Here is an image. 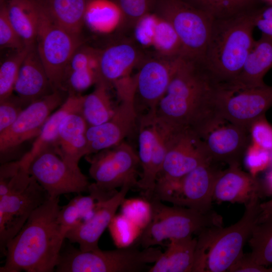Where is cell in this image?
Instances as JSON below:
<instances>
[{
  "mask_svg": "<svg viewBox=\"0 0 272 272\" xmlns=\"http://www.w3.org/2000/svg\"><path fill=\"white\" fill-rule=\"evenodd\" d=\"M226 90L208 73L202 62L183 56L160 101L157 117L173 127L187 128L201 138L224 122Z\"/></svg>",
  "mask_w": 272,
  "mask_h": 272,
  "instance_id": "obj_1",
  "label": "cell"
},
{
  "mask_svg": "<svg viewBox=\"0 0 272 272\" xmlns=\"http://www.w3.org/2000/svg\"><path fill=\"white\" fill-rule=\"evenodd\" d=\"M59 197H49L31 215L7 244L0 272H52L55 269L67 230L58 222Z\"/></svg>",
  "mask_w": 272,
  "mask_h": 272,
  "instance_id": "obj_2",
  "label": "cell"
},
{
  "mask_svg": "<svg viewBox=\"0 0 272 272\" xmlns=\"http://www.w3.org/2000/svg\"><path fill=\"white\" fill-rule=\"evenodd\" d=\"M257 9L214 20L202 63L212 78L225 87L239 74L254 45Z\"/></svg>",
  "mask_w": 272,
  "mask_h": 272,
  "instance_id": "obj_3",
  "label": "cell"
},
{
  "mask_svg": "<svg viewBox=\"0 0 272 272\" xmlns=\"http://www.w3.org/2000/svg\"><path fill=\"white\" fill-rule=\"evenodd\" d=\"M260 198L255 196L245 205L243 216L234 224L210 227L198 233L195 265L199 271H228L243 254V246L257 223Z\"/></svg>",
  "mask_w": 272,
  "mask_h": 272,
  "instance_id": "obj_4",
  "label": "cell"
},
{
  "mask_svg": "<svg viewBox=\"0 0 272 272\" xmlns=\"http://www.w3.org/2000/svg\"><path fill=\"white\" fill-rule=\"evenodd\" d=\"M151 217L135 242L143 248L163 245V241L192 236L214 226H222V217L214 211L202 213L178 206L163 204L155 198L148 200Z\"/></svg>",
  "mask_w": 272,
  "mask_h": 272,
  "instance_id": "obj_5",
  "label": "cell"
},
{
  "mask_svg": "<svg viewBox=\"0 0 272 272\" xmlns=\"http://www.w3.org/2000/svg\"><path fill=\"white\" fill-rule=\"evenodd\" d=\"M176 33L183 55L202 62L214 19L184 0H157L152 11Z\"/></svg>",
  "mask_w": 272,
  "mask_h": 272,
  "instance_id": "obj_6",
  "label": "cell"
},
{
  "mask_svg": "<svg viewBox=\"0 0 272 272\" xmlns=\"http://www.w3.org/2000/svg\"><path fill=\"white\" fill-rule=\"evenodd\" d=\"M37 2L39 16L36 42L37 51L53 91H64L63 84L70 61L81 45L79 35L58 25Z\"/></svg>",
  "mask_w": 272,
  "mask_h": 272,
  "instance_id": "obj_7",
  "label": "cell"
},
{
  "mask_svg": "<svg viewBox=\"0 0 272 272\" xmlns=\"http://www.w3.org/2000/svg\"><path fill=\"white\" fill-rule=\"evenodd\" d=\"M87 157L90 165L89 174L95 181L91 185L103 195L110 197L117 192V188L137 186L139 158L138 152L127 142Z\"/></svg>",
  "mask_w": 272,
  "mask_h": 272,
  "instance_id": "obj_8",
  "label": "cell"
},
{
  "mask_svg": "<svg viewBox=\"0 0 272 272\" xmlns=\"http://www.w3.org/2000/svg\"><path fill=\"white\" fill-rule=\"evenodd\" d=\"M113 86L120 99L119 104L108 121L88 127L87 156L118 145L137 127L139 114L135 102L134 77L118 81Z\"/></svg>",
  "mask_w": 272,
  "mask_h": 272,
  "instance_id": "obj_9",
  "label": "cell"
},
{
  "mask_svg": "<svg viewBox=\"0 0 272 272\" xmlns=\"http://www.w3.org/2000/svg\"><path fill=\"white\" fill-rule=\"evenodd\" d=\"M145 263L143 252L135 245L111 250L89 251L70 248L61 253L57 272H140Z\"/></svg>",
  "mask_w": 272,
  "mask_h": 272,
  "instance_id": "obj_10",
  "label": "cell"
},
{
  "mask_svg": "<svg viewBox=\"0 0 272 272\" xmlns=\"http://www.w3.org/2000/svg\"><path fill=\"white\" fill-rule=\"evenodd\" d=\"M28 169L50 198L89 191L91 184L79 165L63 159L53 148L43 149L34 155L29 161Z\"/></svg>",
  "mask_w": 272,
  "mask_h": 272,
  "instance_id": "obj_11",
  "label": "cell"
},
{
  "mask_svg": "<svg viewBox=\"0 0 272 272\" xmlns=\"http://www.w3.org/2000/svg\"><path fill=\"white\" fill-rule=\"evenodd\" d=\"M137 127V152L142 172L137 187L149 200L153 195L164 160L170 126L159 119L157 115L143 114L139 116Z\"/></svg>",
  "mask_w": 272,
  "mask_h": 272,
  "instance_id": "obj_12",
  "label": "cell"
},
{
  "mask_svg": "<svg viewBox=\"0 0 272 272\" xmlns=\"http://www.w3.org/2000/svg\"><path fill=\"white\" fill-rule=\"evenodd\" d=\"M221 170L208 162L197 167L177 182L156 185L152 197L202 213L211 211L216 179Z\"/></svg>",
  "mask_w": 272,
  "mask_h": 272,
  "instance_id": "obj_13",
  "label": "cell"
},
{
  "mask_svg": "<svg viewBox=\"0 0 272 272\" xmlns=\"http://www.w3.org/2000/svg\"><path fill=\"white\" fill-rule=\"evenodd\" d=\"M208 162L211 161L207 156L202 138L189 128L171 126L164 160L156 185L175 183Z\"/></svg>",
  "mask_w": 272,
  "mask_h": 272,
  "instance_id": "obj_14",
  "label": "cell"
},
{
  "mask_svg": "<svg viewBox=\"0 0 272 272\" xmlns=\"http://www.w3.org/2000/svg\"><path fill=\"white\" fill-rule=\"evenodd\" d=\"M62 91H54L28 105L13 124L0 133L2 164L9 162L10 154L22 144L39 135L47 119L65 101Z\"/></svg>",
  "mask_w": 272,
  "mask_h": 272,
  "instance_id": "obj_15",
  "label": "cell"
},
{
  "mask_svg": "<svg viewBox=\"0 0 272 272\" xmlns=\"http://www.w3.org/2000/svg\"><path fill=\"white\" fill-rule=\"evenodd\" d=\"M183 56L168 57L152 53L146 55L134 76L135 101H141L142 110L145 111L143 114H157L159 103Z\"/></svg>",
  "mask_w": 272,
  "mask_h": 272,
  "instance_id": "obj_16",
  "label": "cell"
},
{
  "mask_svg": "<svg viewBox=\"0 0 272 272\" xmlns=\"http://www.w3.org/2000/svg\"><path fill=\"white\" fill-rule=\"evenodd\" d=\"M49 197L32 177L23 191L0 196V247L3 254L7 243L19 232L32 213Z\"/></svg>",
  "mask_w": 272,
  "mask_h": 272,
  "instance_id": "obj_17",
  "label": "cell"
},
{
  "mask_svg": "<svg viewBox=\"0 0 272 272\" xmlns=\"http://www.w3.org/2000/svg\"><path fill=\"white\" fill-rule=\"evenodd\" d=\"M272 106V86L262 87L232 92L228 90L223 109V119L249 129L251 123L265 115Z\"/></svg>",
  "mask_w": 272,
  "mask_h": 272,
  "instance_id": "obj_18",
  "label": "cell"
},
{
  "mask_svg": "<svg viewBox=\"0 0 272 272\" xmlns=\"http://www.w3.org/2000/svg\"><path fill=\"white\" fill-rule=\"evenodd\" d=\"M132 187L124 185L111 197L99 201L93 216L88 220L69 230L65 238L79 245L82 251L98 250L99 239L108 227L128 191Z\"/></svg>",
  "mask_w": 272,
  "mask_h": 272,
  "instance_id": "obj_19",
  "label": "cell"
},
{
  "mask_svg": "<svg viewBox=\"0 0 272 272\" xmlns=\"http://www.w3.org/2000/svg\"><path fill=\"white\" fill-rule=\"evenodd\" d=\"M228 122L216 126L203 139L207 156L213 163L240 164L250 144L249 129Z\"/></svg>",
  "mask_w": 272,
  "mask_h": 272,
  "instance_id": "obj_20",
  "label": "cell"
},
{
  "mask_svg": "<svg viewBox=\"0 0 272 272\" xmlns=\"http://www.w3.org/2000/svg\"><path fill=\"white\" fill-rule=\"evenodd\" d=\"M146 55L134 40L124 39L110 45L100 51L99 81L111 87L129 77L131 71L139 66Z\"/></svg>",
  "mask_w": 272,
  "mask_h": 272,
  "instance_id": "obj_21",
  "label": "cell"
},
{
  "mask_svg": "<svg viewBox=\"0 0 272 272\" xmlns=\"http://www.w3.org/2000/svg\"><path fill=\"white\" fill-rule=\"evenodd\" d=\"M265 193L262 182L240 168V164L229 165L221 170L215 182L213 199L246 205L254 197H262Z\"/></svg>",
  "mask_w": 272,
  "mask_h": 272,
  "instance_id": "obj_22",
  "label": "cell"
},
{
  "mask_svg": "<svg viewBox=\"0 0 272 272\" xmlns=\"http://www.w3.org/2000/svg\"><path fill=\"white\" fill-rule=\"evenodd\" d=\"M133 29L137 42L143 46H153L154 54L168 57L183 55L180 42L171 26L155 13L145 15Z\"/></svg>",
  "mask_w": 272,
  "mask_h": 272,
  "instance_id": "obj_23",
  "label": "cell"
},
{
  "mask_svg": "<svg viewBox=\"0 0 272 272\" xmlns=\"http://www.w3.org/2000/svg\"><path fill=\"white\" fill-rule=\"evenodd\" d=\"M271 68L272 36L262 34L255 40L240 73L226 89L235 92L264 86V77Z\"/></svg>",
  "mask_w": 272,
  "mask_h": 272,
  "instance_id": "obj_24",
  "label": "cell"
},
{
  "mask_svg": "<svg viewBox=\"0 0 272 272\" xmlns=\"http://www.w3.org/2000/svg\"><path fill=\"white\" fill-rule=\"evenodd\" d=\"M14 91L26 107L53 92L35 47L29 51L21 66Z\"/></svg>",
  "mask_w": 272,
  "mask_h": 272,
  "instance_id": "obj_25",
  "label": "cell"
},
{
  "mask_svg": "<svg viewBox=\"0 0 272 272\" xmlns=\"http://www.w3.org/2000/svg\"><path fill=\"white\" fill-rule=\"evenodd\" d=\"M88 127L80 112L69 114L60 123L53 149L66 161L79 165L80 159L87 155Z\"/></svg>",
  "mask_w": 272,
  "mask_h": 272,
  "instance_id": "obj_26",
  "label": "cell"
},
{
  "mask_svg": "<svg viewBox=\"0 0 272 272\" xmlns=\"http://www.w3.org/2000/svg\"><path fill=\"white\" fill-rule=\"evenodd\" d=\"M197 238L192 236L170 240L166 250L148 272H192Z\"/></svg>",
  "mask_w": 272,
  "mask_h": 272,
  "instance_id": "obj_27",
  "label": "cell"
},
{
  "mask_svg": "<svg viewBox=\"0 0 272 272\" xmlns=\"http://www.w3.org/2000/svg\"><path fill=\"white\" fill-rule=\"evenodd\" d=\"M83 96L69 92L65 101L47 119L39 135L33 143L31 149L22 157L29 160L37 153L47 148H53L58 136L59 126L69 114L81 112Z\"/></svg>",
  "mask_w": 272,
  "mask_h": 272,
  "instance_id": "obj_28",
  "label": "cell"
},
{
  "mask_svg": "<svg viewBox=\"0 0 272 272\" xmlns=\"http://www.w3.org/2000/svg\"><path fill=\"white\" fill-rule=\"evenodd\" d=\"M9 19L26 46H35L39 7L36 0H8L5 3Z\"/></svg>",
  "mask_w": 272,
  "mask_h": 272,
  "instance_id": "obj_29",
  "label": "cell"
},
{
  "mask_svg": "<svg viewBox=\"0 0 272 272\" xmlns=\"http://www.w3.org/2000/svg\"><path fill=\"white\" fill-rule=\"evenodd\" d=\"M49 17L67 31L80 35L88 0H37Z\"/></svg>",
  "mask_w": 272,
  "mask_h": 272,
  "instance_id": "obj_30",
  "label": "cell"
},
{
  "mask_svg": "<svg viewBox=\"0 0 272 272\" xmlns=\"http://www.w3.org/2000/svg\"><path fill=\"white\" fill-rule=\"evenodd\" d=\"M95 85L93 92L83 96L80 112L89 126L100 125L108 121L116 108L109 93L110 87L102 81H98Z\"/></svg>",
  "mask_w": 272,
  "mask_h": 272,
  "instance_id": "obj_31",
  "label": "cell"
},
{
  "mask_svg": "<svg viewBox=\"0 0 272 272\" xmlns=\"http://www.w3.org/2000/svg\"><path fill=\"white\" fill-rule=\"evenodd\" d=\"M122 14L115 0H88L84 22L93 30L108 32L116 24L122 23Z\"/></svg>",
  "mask_w": 272,
  "mask_h": 272,
  "instance_id": "obj_32",
  "label": "cell"
},
{
  "mask_svg": "<svg viewBox=\"0 0 272 272\" xmlns=\"http://www.w3.org/2000/svg\"><path fill=\"white\" fill-rule=\"evenodd\" d=\"M214 19L228 18L262 6L261 0H184Z\"/></svg>",
  "mask_w": 272,
  "mask_h": 272,
  "instance_id": "obj_33",
  "label": "cell"
},
{
  "mask_svg": "<svg viewBox=\"0 0 272 272\" xmlns=\"http://www.w3.org/2000/svg\"><path fill=\"white\" fill-rule=\"evenodd\" d=\"M28 163L23 158L2 163L0 167V196L20 193L32 179Z\"/></svg>",
  "mask_w": 272,
  "mask_h": 272,
  "instance_id": "obj_34",
  "label": "cell"
},
{
  "mask_svg": "<svg viewBox=\"0 0 272 272\" xmlns=\"http://www.w3.org/2000/svg\"><path fill=\"white\" fill-rule=\"evenodd\" d=\"M251 252L249 258L265 266L272 265V220L256 223L248 239Z\"/></svg>",
  "mask_w": 272,
  "mask_h": 272,
  "instance_id": "obj_35",
  "label": "cell"
},
{
  "mask_svg": "<svg viewBox=\"0 0 272 272\" xmlns=\"http://www.w3.org/2000/svg\"><path fill=\"white\" fill-rule=\"evenodd\" d=\"M35 47V46H34ZM32 47L14 51V53L6 58L0 67V101L13 94L15 85L21 66Z\"/></svg>",
  "mask_w": 272,
  "mask_h": 272,
  "instance_id": "obj_36",
  "label": "cell"
},
{
  "mask_svg": "<svg viewBox=\"0 0 272 272\" xmlns=\"http://www.w3.org/2000/svg\"><path fill=\"white\" fill-rule=\"evenodd\" d=\"M111 235L118 248L134 244L142 229L122 214L115 216L108 226Z\"/></svg>",
  "mask_w": 272,
  "mask_h": 272,
  "instance_id": "obj_37",
  "label": "cell"
},
{
  "mask_svg": "<svg viewBox=\"0 0 272 272\" xmlns=\"http://www.w3.org/2000/svg\"><path fill=\"white\" fill-rule=\"evenodd\" d=\"M157 0H115L122 14L121 26L133 29L145 15L152 12Z\"/></svg>",
  "mask_w": 272,
  "mask_h": 272,
  "instance_id": "obj_38",
  "label": "cell"
},
{
  "mask_svg": "<svg viewBox=\"0 0 272 272\" xmlns=\"http://www.w3.org/2000/svg\"><path fill=\"white\" fill-rule=\"evenodd\" d=\"M0 45L2 48L20 50L26 46L23 40L11 24L6 3L1 1L0 8Z\"/></svg>",
  "mask_w": 272,
  "mask_h": 272,
  "instance_id": "obj_39",
  "label": "cell"
},
{
  "mask_svg": "<svg viewBox=\"0 0 272 272\" xmlns=\"http://www.w3.org/2000/svg\"><path fill=\"white\" fill-rule=\"evenodd\" d=\"M100 80L99 72L92 67L69 72L65 78L69 89V92L79 94ZM64 90V89H63Z\"/></svg>",
  "mask_w": 272,
  "mask_h": 272,
  "instance_id": "obj_40",
  "label": "cell"
},
{
  "mask_svg": "<svg viewBox=\"0 0 272 272\" xmlns=\"http://www.w3.org/2000/svg\"><path fill=\"white\" fill-rule=\"evenodd\" d=\"M121 206L122 214L143 230L150 219V202L148 200L125 199Z\"/></svg>",
  "mask_w": 272,
  "mask_h": 272,
  "instance_id": "obj_41",
  "label": "cell"
},
{
  "mask_svg": "<svg viewBox=\"0 0 272 272\" xmlns=\"http://www.w3.org/2000/svg\"><path fill=\"white\" fill-rule=\"evenodd\" d=\"M244 156L246 167L248 169L249 173L255 177L272 163V152L251 143L247 148Z\"/></svg>",
  "mask_w": 272,
  "mask_h": 272,
  "instance_id": "obj_42",
  "label": "cell"
},
{
  "mask_svg": "<svg viewBox=\"0 0 272 272\" xmlns=\"http://www.w3.org/2000/svg\"><path fill=\"white\" fill-rule=\"evenodd\" d=\"M26 107L17 95L13 94L0 101V133L7 130Z\"/></svg>",
  "mask_w": 272,
  "mask_h": 272,
  "instance_id": "obj_43",
  "label": "cell"
},
{
  "mask_svg": "<svg viewBox=\"0 0 272 272\" xmlns=\"http://www.w3.org/2000/svg\"><path fill=\"white\" fill-rule=\"evenodd\" d=\"M249 131L252 144L272 152V125L265 115L253 122Z\"/></svg>",
  "mask_w": 272,
  "mask_h": 272,
  "instance_id": "obj_44",
  "label": "cell"
},
{
  "mask_svg": "<svg viewBox=\"0 0 272 272\" xmlns=\"http://www.w3.org/2000/svg\"><path fill=\"white\" fill-rule=\"evenodd\" d=\"M100 53V51L91 47L80 48L79 47L75 52L70 61L66 74L70 71L87 67L95 69L99 72Z\"/></svg>",
  "mask_w": 272,
  "mask_h": 272,
  "instance_id": "obj_45",
  "label": "cell"
},
{
  "mask_svg": "<svg viewBox=\"0 0 272 272\" xmlns=\"http://www.w3.org/2000/svg\"><path fill=\"white\" fill-rule=\"evenodd\" d=\"M57 220L58 223L67 231L82 222L79 211L73 199L61 207Z\"/></svg>",
  "mask_w": 272,
  "mask_h": 272,
  "instance_id": "obj_46",
  "label": "cell"
},
{
  "mask_svg": "<svg viewBox=\"0 0 272 272\" xmlns=\"http://www.w3.org/2000/svg\"><path fill=\"white\" fill-rule=\"evenodd\" d=\"M72 199L79 211L82 222L89 220L93 216L98 202L100 201L98 197L92 192H90V194L86 196L79 194Z\"/></svg>",
  "mask_w": 272,
  "mask_h": 272,
  "instance_id": "obj_47",
  "label": "cell"
},
{
  "mask_svg": "<svg viewBox=\"0 0 272 272\" xmlns=\"http://www.w3.org/2000/svg\"><path fill=\"white\" fill-rule=\"evenodd\" d=\"M255 27L262 34L272 36V4H265L257 9Z\"/></svg>",
  "mask_w": 272,
  "mask_h": 272,
  "instance_id": "obj_48",
  "label": "cell"
},
{
  "mask_svg": "<svg viewBox=\"0 0 272 272\" xmlns=\"http://www.w3.org/2000/svg\"><path fill=\"white\" fill-rule=\"evenodd\" d=\"M230 272H272V266L259 265L243 254L230 267Z\"/></svg>",
  "mask_w": 272,
  "mask_h": 272,
  "instance_id": "obj_49",
  "label": "cell"
},
{
  "mask_svg": "<svg viewBox=\"0 0 272 272\" xmlns=\"http://www.w3.org/2000/svg\"><path fill=\"white\" fill-rule=\"evenodd\" d=\"M266 220H272V199L260 203V211L257 223Z\"/></svg>",
  "mask_w": 272,
  "mask_h": 272,
  "instance_id": "obj_50",
  "label": "cell"
},
{
  "mask_svg": "<svg viewBox=\"0 0 272 272\" xmlns=\"http://www.w3.org/2000/svg\"><path fill=\"white\" fill-rule=\"evenodd\" d=\"M262 182L265 194L272 195V168L267 173L264 180Z\"/></svg>",
  "mask_w": 272,
  "mask_h": 272,
  "instance_id": "obj_51",
  "label": "cell"
},
{
  "mask_svg": "<svg viewBox=\"0 0 272 272\" xmlns=\"http://www.w3.org/2000/svg\"><path fill=\"white\" fill-rule=\"evenodd\" d=\"M265 4H272V0H261Z\"/></svg>",
  "mask_w": 272,
  "mask_h": 272,
  "instance_id": "obj_52",
  "label": "cell"
}]
</instances>
